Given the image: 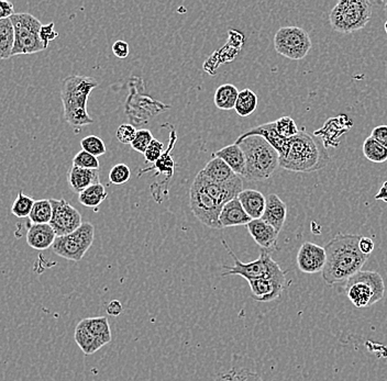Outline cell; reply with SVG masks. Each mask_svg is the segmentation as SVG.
Instances as JSON below:
<instances>
[{
	"label": "cell",
	"mask_w": 387,
	"mask_h": 381,
	"mask_svg": "<svg viewBox=\"0 0 387 381\" xmlns=\"http://www.w3.org/2000/svg\"><path fill=\"white\" fill-rule=\"evenodd\" d=\"M242 178L238 176L228 184H214L201 172L196 175L190 190V206L199 222L210 229L220 230V213L225 203L239 196L242 192Z\"/></svg>",
	"instance_id": "1"
},
{
	"label": "cell",
	"mask_w": 387,
	"mask_h": 381,
	"mask_svg": "<svg viewBox=\"0 0 387 381\" xmlns=\"http://www.w3.org/2000/svg\"><path fill=\"white\" fill-rule=\"evenodd\" d=\"M359 234H337L324 246L326 265L322 270V279L328 285L346 283L352 276L361 272L370 256L359 250Z\"/></svg>",
	"instance_id": "2"
},
{
	"label": "cell",
	"mask_w": 387,
	"mask_h": 381,
	"mask_svg": "<svg viewBox=\"0 0 387 381\" xmlns=\"http://www.w3.org/2000/svg\"><path fill=\"white\" fill-rule=\"evenodd\" d=\"M280 157V168L294 173H313L329 163L327 150L305 130L287 139Z\"/></svg>",
	"instance_id": "3"
},
{
	"label": "cell",
	"mask_w": 387,
	"mask_h": 381,
	"mask_svg": "<svg viewBox=\"0 0 387 381\" xmlns=\"http://www.w3.org/2000/svg\"><path fill=\"white\" fill-rule=\"evenodd\" d=\"M98 82L93 77H66L62 84L60 98L63 104L64 119L73 126H85L93 124V119L88 115L87 102L89 95Z\"/></svg>",
	"instance_id": "4"
},
{
	"label": "cell",
	"mask_w": 387,
	"mask_h": 381,
	"mask_svg": "<svg viewBox=\"0 0 387 381\" xmlns=\"http://www.w3.org/2000/svg\"><path fill=\"white\" fill-rule=\"evenodd\" d=\"M245 155V175L247 181H263L269 179L280 166V157L274 148L258 135L245 137L234 142Z\"/></svg>",
	"instance_id": "5"
},
{
	"label": "cell",
	"mask_w": 387,
	"mask_h": 381,
	"mask_svg": "<svg viewBox=\"0 0 387 381\" xmlns=\"http://www.w3.org/2000/svg\"><path fill=\"white\" fill-rule=\"evenodd\" d=\"M372 16V3L368 0H341L330 12L333 30L350 34L366 27Z\"/></svg>",
	"instance_id": "6"
},
{
	"label": "cell",
	"mask_w": 387,
	"mask_h": 381,
	"mask_svg": "<svg viewBox=\"0 0 387 381\" xmlns=\"http://www.w3.org/2000/svg\"><path fill=\"white\" fill-rule=\"evenodd\" d=\"M225 250L228 251L231 257L234 259V265H225L223 269L225 272L221 274L223 277L227 276H241L247 281L250 280L260 279V278H272L280 275L286 274L283 269L280 268L276 262L273 259L269 251L262 249L260 256L250 263H243L236 257L234 251L231 250L228 243L225 240H221Z\"/></svg>",
	"instance_id": "7"
},
{
	"label": "cell",
	"mask_w": 387,
	"mask_h": 381,
	"mask_svg": "<svg viewBox=\"0 0 387 381\" xmlns=\"http://www.w3.org/2000/svg\"><path fill=\"white\" fill-rule=\"evenodd\" d=\"M346 294L355 307H370L383 299L384 280L379 273L361 270L346 281Z\"/></svg>",
	"instance_id": "8"
},
{
	"label": "cell",
	"mask_w": 387,
	"mask_h": 381,
	"mask_svg": "<svg viewBox=\"0 0 387 381\" xmlns=\"http://www.w3.org/2000/svg\"><path fill=\"white\" fill-rule=\"evenodd\" d=\"M14 30V55L34 54L47 49L40 38L42 23L30 14H14L10 18Z\"/></svg>",
	"instance_id": "9"
},
{
	"label": "cell",
	"mask_w": 387,
	"mask_h": 381,
	"mask_svg": "<svg viewBox=\"0 0 387 381\" xmlns=\"http://www.w3.org/2000/svg\"><path fill=\"white\" fill-rule=\"evenodd\" d=\"M95 228L89 222H82L80 228L67 235L58 236L52 245L54 254L67 261L80 262L93 245Z\"/></svg>",
	"instance_id": "10"
},
{
	"label": "cell",
	"mask_w": 387,
	"mask_h": 381,
	"mask_svg": "<svg viewBox=\"0 0 387 381\" xmlns=\"http://www.w3.org/2000/svg\"><path fill=\"white\" fill-rule=\"evenodd\" d=\"M274 47L278 54L293 60L307 56L311 49V36L300 27H283L275 33Z\"/></svg>",
	"instance_id": "11"
},
{
	"label": "cell",
	"mask_w": 387,
	"mask_h": 381,
	"mask_svg": "<svg viewBox=\"0 0 387 381\" xmlns=\"http://www.w3.org/2000/svg\"><path fill=\"white\" fill-rule=\"evenodd\" d=\"M52 205V219L49 224L56 236L71 234L82 224V214L65 199H49Z\"/></svg>",
	"instance_id": "12"
},
{
	"label": "cell",
	"mask_w": 387,
	"mask_h": 381,
	"mask_svg": "<svg viewBox=\"0 0 387 381\" xmlns=\"http://www.w3.org/2000/svg\"><path fill=\"white\" fill-rule=\"evenodd\" d=\"M326 259L327 256L324 247L319 246L311 242H305L297 253V266L300 272L305 274L322 273L326 265Z\"/></svg>",
	"instance_id": "13"
},
{
	"label": "cell",
	"mask_w": 387,
	"mask_h": 381,
	"mask_svg": "<svg viewBox=\"0 0 387 381\" xmlns=\"http://www.w3.org/2000/svg\"><path fill=\"white\" fill-rule=\"evenodd\" d=\"M251 292L260 302L274 301L278 299L286 286V274L272 278H260V279L247 281Z\"/></svg>",
	"instance_id": "14"
},
{
	"label": "cell",
	"mask_w": 387,
	"mask_h": 381,
	"mask_svg": "<svg viewBox=\"0 0 387 381\" xmlns=\"http://www.w3.org/2000/svg\"><path fill=\"white\" fill-rule=\"evenodd\" d=\"M161 128L170 130V142H168V150H165L162 157L157 162L154 163L152 166H148V168L140 170L139 176H142L144 173H150L152 170L155 172V176L163 174V175L166 176L165 186L168 188V183H170V179L173 178L174 170H175V162H174L173 157H170V152L173 151L174 146H175L177 135H176L175 126L172 124H162Z\"/></svg>",
	"instance_id": "15"
},
{
	"label": "cell",
	"mask_w": 387,
	"mask_h": 381,
	"mask_svg": "<svg viewBox=\"0 0 387 381\" xmlns=\"http://www.w3.org/2000/svg\"><path fill=\"white\" fill-rule=\"evenodd\" d=\"M212 381H264L261 376L247 365V357L232 355L230 367L221 371Z\"/></svg>",
	"instance_id": "16"
},
{
	"label": "cell",
	"mask_w": 387,
	"mask_h": 381,
	"mask_svg": "<svg viewBox=\"0 0 387 381\" xmlns=\"http://www.w3.org/2000/svg\"><path fill=\"white\" fill-rule=\"evenodd\" d=\"M251 238L263 250H275L278 246V232L273 227L264 222L263 220H252L247 224Z\"/></svg>",
	"instance_id": "17"
},
{
	"label": "cell",
	"mask_w": 387,
	"mask_h": 381,
	"mask_svg": "<svg viewBox=\"0 0 387 381\" xmlns=\"http://www.w3.org/2000/svg\"><path fill=\"white\" fill-rule=\"evenodd\" d=\"M287 217V206L278 195L271 194L267 197V205L261 219L280 233Z\"/></svg>",
	"instance_id": "18"
},
{
	"label": "cell",
	"mask_w": 387,
	"mask_h": 381,
	"mask_svg": "<svg viewBox=\"0 0 387 381\" xmlns=\"http://www.w3.org/2000/svg\"><path fill=\"white\" fill-rule=\"evenodd\" d=\"M251 221L252 219L245 211L238 197L225 203L219 217V222L223 229L247 225Z\"/></svg>",
	"instance_id": "19"
},
{
	"label": "cell",
	"mask_w": 387,
	"mask_h": 381,
	"mask_svg": "<svg viewBox=\"0 0 387 381\" xmlns=\"http://www.w3.org/2000/svg\"><path fill=\"white\" fill-rule=\"evenodd\" d=\"M58 236L49 224H31L27 230V244L34 250L43 251L52 247Z\"/></svg>",
	"instance_id": "20"
},
{
	"label": "cell",
	"mask_w": 387,
	"mask_h": 381,
	"mask_svg": "<svg viewBox=\"0 0 387 381\" xmlns=\"http://www.w3.org/2000/svg\"><path fill=\"white\" fill-rule=\"evenodd\" d=\"M67 181L73 192L80 195L88 187L99 183V170H86V168L71 166L67 174Z\"/></svg>",
	"instance_id": "21"
},
{
	"label": "cell",
	"mask_w": 387,
	"mask_h": 381,
	"mask_svg": "<svg viewBox=\"0 0 387 381\" xmlns=\"http://www.w3.org/2000/svg\"><path fill=\"white\" fill-rule=\"evenodd\" d=\"M201 172L207 179L214 184H228L238 177V175L234 173V170H231L223 159L214 157H212Z\"/></svg>",
	"instance_id": "22"
},
{
	"label": "cell",
	"mask_w": 387,
	"mask_h": 381,
	"mask_svg": "<svg viewBox=\"0 0 387 381\" xmlns=\"http://www.w3.org/2000/svg\"><path fill=\"white\" fill-rule=\"evenodd\" d=\"M238 199L251 219H261L267 205V198L264 197L262 192L254 189L242 190Z\"/></svg>",
	"instance_id": "23"
},
{
	"label": "cell",
	"mask_w": 387,
	"mask_h": 381,
	"mask_svg": "<svg viewBox=\"0 0 387 381\" xmlns=\"http://www.w3.org/2000/svg\"><path fill=\"white\" fill-rule=\"evenodd\" d=\"M212 157L223 159L234 173L238 176L245 175V155L238 144L234 143L212 153Z\"/></svg>",
	"instance_id": "24"
},
{
	"label": "cell",
	"mask_w": 387,
	"mask_h": 381,
	"mask_svg": "<svg viewBox=\"0 0 387 381\" xmlns=\"http://www.w3.org/2000/svg\"><path fill=\"white\" fill-rule=\"evenodd\" d=\"M74 338L77 345L85 355L95 354L104 346L91 334V331L87 329L82 320L76 325Z\"/></svg>",
	"instance_id": "25"
},
{
	"label": "cell",
	"mask_w": 387,
	"mask_h": 381,
	"mask_svg": "<svg viewBox=\"0 0 387 381\" xmlns=\"http://www.w3.org/2000/svg\"><path fill=\"white\" fill-rule=\"evenodd\" d=\"M87 329L91 331V334L102 344L107 345L111 342V330H110L109 321L106 316H93V318H86L82 320Z\"/></svg>",
	"instance_id": "26"
},
{
	"label": "cell",
	"mask_w": 387,
	"mask_h": 381,
	"mask_svg": "<svg viewBox=\"0 0 387 381\" xmlns=\"http://www.w3.org/2000/svg\"><path fill=\"white\" fill-rule=\"evenodd\" d=\"M341 120H342V115L338 118L329 119L322 129L315 131V135L324 137V148L329 146H335V140H338L340 135L349 130L348 128L342 126L341 124H344V121L342 122Z\"/></svg>",
	"instance_id": "27"
},
{
	"label": "cell",
	"mask_w": 387,
	"mask_h": 381,
	"mask_svg": "<svg viewBox=\"0 0 387 381\" xmlns=\"http://www.w3.org/2000/svg\"><path fill=\"white\" fill-rule=\"evenodd\" d=\"M14 47V30L10 18L0 20V60L12 56Z\"/></svg>",
	"instance_id": "28"
},
{
	"label": "cell",
	"mask_w": 387,
	"mask_h": 381,
	"mask_svg": "<svg viewBox=\"0 0 387 381\" xmlns=\"http://www.w3.org/2000/svg\"><path fill=\"white\" fill-rule=\"evenodd\" d=\"M107 197L108 192L104 185L96 184L88 187L87 189L80 192L78 195V200L82 206L95 209L97 211V208L107 199Z\"/></svg>",
	"instance_id": "29"
},
{
	"label": "cell",
	"mask_w": 387,
	"mask_h": 381,
	"mask_svg": "<svg viewBox=\"0 0 387 381\" xmlns=\"http://www.w3.org/2000/svg\"><path fill=\"white\" fill-rule=\"evenodd\" d=\"M238 96H239V91L236 86L231 84L219 86L214 93V106L220 110L234 109Z\"/></svg>",
	"instance_id": "30"
},
{
	"label": "cell",
	"mask_w": 387,
	"mask_h": 381,
	"mask_svg": "<svg viewBox=\"0 0 387 381\" xmlns=\"http://www.w3.org/2000/svg\"><path fill=\"white\" fill-rule=\"evenodd\" d=\"M256 107H258V96L254 91H251L249 88L239 91L234 110L240 117H249L256 111Z\"/></svg>",
	"instance_id": "31"
},
{
	"label": "cell",
	"mask_w": 387,
	"mask_h": 381,
	"mask_svg": "<svg viewBox=\"0 0 387 381\" xmlns=\"http://www.w3.org/2000/svg\"><path fill=\"white\" fill-rule=\"evenodd\" d=\"M363 154L370 162L381 164L387 161V148L371 137L363 143Z\"/></svg>",
	"instance_id": "32"
},
{
	"label": "cell",
	"mask_w": 387,
	"mask_h": 381,
	"mask_svg": "<svg viewBox=\"0 0 387 381\" xmlns=\"http://www.w3.org/2000/svg\"><path fill=\"white\" fill-rule=\"evenodd\" d=\"M52 205L49 200L42 199L34 203L29 218L32 224H49L52 219Z\"/></svg>",
	"instance_id": "33"
},
{
	"label": "cell",
	"mask_w": 387,
	"mask_h": 381,
	"mask_svg": "<svg viewBox=\"0 0 387 381\" xmlns=\"http://www.w3.org/2000/svg\"><path fill=\"white\" fill-rule=\"evenodd\" d=\"M34 203H36L34 199L29 197V196H25L23 192H20L16 200L11 206V213L16 216V218H19V219L29 217Z\"/></svg>",
	"instance_id": "34"
},
{
	"label": "cell",
	"mask_w": 387,
	"mask_h": 381,
	"mask_svg": "<svg viewBox=\"0 0 387 381\" xmlns=\"http://www.w3.org/2000/svg\"><path fill=\"white\" fill-rule=\"evenodd\" d=\"M80 146H82V151L91 154L97 159L104 155L107 151L104 141L96 135H88V137H84L80 141Z\"/></svg>",
	"instance_id": "35"
},
{
	"label": "cell",
	"mask_w": 387,
	"mask_h": 381,
	"mask_svg": "<svg viewBox=\"0 0 387 381\" xmlns=\"http://www.w3.org/2000/svg\"><path fill=\"white\" fill-rule=\"evenodd\" d=\"M274 122L275 129L278 131V135L284 137V139H291V137H295V135L300 133L296 122L289 115L282 117V118L278 119Z\"/></svg>",
	"instance_id": "36"
},
{
	"label": "cell",
	"mask_w": 387,
	"mask_h": 381,
	"mask_svg": "<svg viewBox=\"0 0 387 381\" xmlns=\"http://www.w3.org/2000/svg\"><path fill=\"white\" fill-rule=\"evenodd\" d=\"M130 177H131V170L129 166L122 163L115 165L109 172L110 184L117 186L126 184V181H129Z\"/></svg>",
	"instance_id": "37"
},
{
	"label": "cell",
	"mask_w": 387,
	"mask_h": 381,
	"mask_svg": "<svg viewBox=\"0 0 387 381\" xmlns=\"http://www.w3.org/2000/svg\"><path fill=\"white\" fill-rule=\"evenodd\" d=\"M73 166L86 168V170H99L100 163L98 159L85 151H80L73 159Z\"/></svg>",
	"instance_id": "38"
},
{
	"label": "cell",
	"mask_w": 387,
	"mask_h": 381,
	"mask_svg": "<svg viewBox=\"0 0 387 381\" xmlns=\"http://www.w3.org/2000/svg\"><path fill=\"white\" fill-rule=\"evenodd\" d=\"M153 135H152V132L150 130H137L135 140L131 143L132 148L135 152L144 154V152L146 151V148L150 146V143L153 141Z\"/></svg>",
	"instance_id": "39"
},
{
	"label": "cell",
	"mask_w": 387,
	"mask_h": 381,
	"mask_svg": "<svg viewBox=\"0 0 387 381\" xmlns=\"http://www.w3.org/2000/svg\"><path fill=\"white\" fill-rule=\"evenodd\" d=\"M164 152V144L162 142H159L157 139H153V141L150 143V146L146 148V151L144 152L146 162L154 164V163L157 162L161 159Z\"/></svg>",
	"instance_id": "40"
},
{
	"label": "cell",
	"mask_w": 387,
	"mask_h": 381,
	"mask_svg": "<svg viewBox=\"0 0 387 381\" xmlns=\"http://www.w3.org/2000/svg\"><path fill=\"white\" fill-rule=\"evenodd\" d=\"M137 130L132 124H121L115 131V137L122 144H130L131 146V143L133 142L135 135H137Z\"/></svg>",
	"instance_id": "41"
},
{
	"label": "cell",
	"mask_w": 387,
	"mask_h": 381,
	"mask_svg": "<svg viewBox=\"0 0 387 381\" xmlns=\"http://www.w3.org/2000/svg\"><path fill=\"white\" fill-rule=\"evenodd\" d=\"M58 33L55 31L54 23L51 22L49 25H42L41 31H40V38H41L43 43L49 47V42L52 41L54 38H58Z\"/></svg>",
	"instance_id": "42"
},
{
	"label": "cell",
	"mask_w": 387,
	"mask_h": 381,
	"mask_svg": "<svg viewBox=\"0 0 387 381\" xmlns=\"http://www.w3.org/2000/svg\"><path fill=\"white\" fill-rule=\"evenodd\" d=\"M111 49H113V53L115 58H120V60H124V58H126L129 56V44L126 43L124 40L115 41V43L113 44Z\"/></svg>",
	"instance_id": "43"
},
{
	"label": "cell",
	"mask_w": 387,
	"mask_h": 381,
	"mask_svg": "<svg viewBox=\"0 0 387 381\" xmlns=\"http://www.w3.org/2000/svg\"><path fill=\"white\" fill-rule=\"evenodd\" d=\"M370 137H373L374 140L381 143L387 148V126H377L375 129H373Z\"/></svg>",
	"instance_id": "44"
},
{
	"label": "cell",
	"mask_w": 387,
	"mask_h": 381,
	"mask_svg": "<svg viewBox=\"0 0 387 381\" xmlns=\"http://www.w3.org/2000/svg\"><path fill=\"white\" fill-rule=\"evenodd\" d=\"M14 14V5L7 0H0V20L9 19Z\"/></svg>",
	"instance_id": "45"
},
{
	"label": "cell",
	"mask_w": 387,
	"mask_h": 381,
	"mask_svg": "<svg viewBox=\"0 0 387 381\" xmlns=\"http://www.w3.org/2000/svg\"><path fill=\"white\" fill-rule=\"evenodd\" d=\"M374 247H375V244H374V241L371 238H366V236L361 238L360 242H359V250L361 251L362 254L366 256L371 255Z\"/></svg>",
	"instance_id": "46"
},
{
	"label": "cell",
	"mask_w": 387,
	"mask_h": 381,
	"mask_svg": "<svg viewBox=\"0 0 387 381\" xmlns=\"http://www.w3.org/2000/svg\"><path fill=\"white\" fill-rule=\"evenodd\" d=\"M124 311V307L119 300H111L106 307V312L108 316H118Z\"/></svg>",
	"instance_id": "47"
},
{
	"label": "cell",
	"mask_w": 387,
	"mask_h": 381,
	"mask_svg": "<svg viewBox=\"0 0 387 381\" xmlns=\"http://www.w3.org/2000/svg\"><path fill=\"white\" fill-rule=\"evenodd\" d=\"M374 199L377 201L382 200L387 203V181L382 185L381 189L379 190Z\"/></svg>",
	"instance_id": "48"
},
{
	"label": "cell",
	"mask_w": 387,
	"mask_h": 381,
	"mask_svg": "<svg viewBox=\"0 0 387 381\" xmlns=\"http://www.w3.org/2000/svg\"><path fill=\"white\" fill-rule=\"evenodd\" d=\"M384 29H385V32H386V34H387V21L385 22Z\"/></svg>",
	"instance_id": "49"
},
{
	"label": "cell",
	"mask_w": 387,
	"mask_h": 381,
	"mask_svg": "<svg viewBox=\"0 0 387 381\" xmlns=\"http://www.w3.org/2000/svg\"><path fill=\"white\" fill-rule=\"evenodd\" d=\"M386 10H387V3H386Z\"/></svg>",
	"instance_id": "50"
}]
</instances>
